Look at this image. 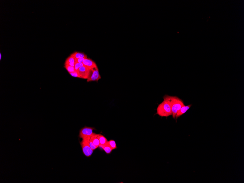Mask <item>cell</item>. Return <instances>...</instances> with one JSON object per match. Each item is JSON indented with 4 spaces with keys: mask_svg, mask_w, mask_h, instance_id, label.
Wrapping results in <instances>:
<instances>
[{
    "mask_svg": "<svg viewBox=\"0 0 244 183\" xmlns=\"http://www.w3.org/2000/svg\"><path fill=\"white\" fill-rule=\"evenodd\" d=\"M95 129L94 128L85 126L82 128L79 132V138H91V136L96 135L97 134L93 132V131Z\"/></svg>",
    "mask_w": 244,
    "mask_h": 183,
    "instance_id": "4",
    "label": "cell"
},
{
    "mask_svg": "<svg viewBox=\"0 0 244 183\" xmlns=\"http://www.w3.org/2000/svg\"><path fill=\"white\" fill-rule=\"evenodd\" d=\"M101 148L104 149V151H105L106 153L107 154H111L113 150L109 146L108 144L105 145V146L102 147Z\"/></svg>",
    "mask_w": 244,
    "mask_h": 183,
    "instance_id": "13",
    "label": "cell"
},
{
    "mask_svg": "<svg viewBox=\"0 0 244 183\" xmlns=\"http://www.w3.org/2000/svg\"><path fill=\"white\" fill-rule=\"evenodd\" d=\"M74 57L75 59H77L80 58H88L87 55H86L84 53L79 52H75L71 54Z\"/></svg>",
    "mask_w": 244,
    "mask_h": 183,
    "instance_id": "11",
    "label": "cell"
},
{
    "mask_svg": "<svg viewBox=\"0 0 244 183\" xmlns=\"http://www.w3.org/2000/svg\"><path fill=\"white\" fill-rule=\"evenodd\" d=\"M191 106H192V105H190L187 106L185 105L182 107L178 111L177 113V114L176 115V118H178L179 117L182 116L183 114H185L190 109Z\"/></svg>",
    "mask_w": 244,
    "mask_h": 183,
    "instance_id": "8",
    "label": "cell"
},
{
    "mask_svg": "<svg viewBox=\"0 0 244 183\" xmlns=\"http://www.w3.org/2000/svg\"><path fill=\"white\" fill-rule=\"evenodd\" d=\"M87 58H80L76 59H75V62H83L84 59Z\"/></svg>",
    "mask_w": 244,
    "mask_h": 183,
    "instance_id": "19",
    "label": "cell"
},
{
    "mask_svg": "<svg viewBox=\"0 0 244 183\" xmlns=\"http://www.w3.org/2000/svg\"><path fill=\"white\" fill-rule=\"evenodd\" d=\"M156 114L162 117L172 116L171 108L168 102L165 100L159 105L156 109Z\"/></svg>",
    "mask_w": 244,
    "mask_h": 183,
    "instance_id": "2",
    "label": "cell"
},
{
    "mask_svg": "<svg viewBox=\"0 0 244 183\" xmlns=\"http://www.w3.org/2000/svg\"><path fill=\"white\" fill-rule=\"evenodd\" d=\"M1 54H0V59L1 60Z\"/></svg>",
    "mask_w": 244,
    "mask_h": 183,
    "instance_id": "20",
    "label": "cell"
},
{
    "mask_svg": "<svg viewBox=\"0 0 244 183\" xmlns=\"http://www.w3.org/2000/svg\"><path fill=\"white\" fill-rule=\"evenodd\" d=\"M69 74L73 77H75V78H81L77 71H76L75 72L70 73Z\"/></svg>",
    "mask_w": 244,
    "mask_h": 183,
    "instance_id": "17",
    "label": "cell"
},
{
    "mask_svg": "<svg viewBox=\"0 0 244 183\" xmlns=\"http://www.w3.org/2000/svg\"><path fill=\"white\" fill-rule=\"evenodd\" d=\"M108 145L111 147L113 150L116 149L117 148V145L115 141L113 140H111L109 141L108 142Z\"/></svg>",
    "mask_w": 244,
    "mask_h": 183,
    "instance_id": "15",
    "label": "cell"
},
{
    "mask_svg": "<svg viewBox=\"0 0 244 183\" xmlns=\"http://www.w3.org/2000/svg\"><path fill=\"white\" fill-rule=\"evenodd\" d=\"M64 68H66L69 74L76 71L74 67L71 66H69V65H64Z\"/></svg>",
    "mask_w": 244,
    "mask_h": 183,
    "instance_id": "14",
    "label": "cell"
},
{
    "mask_svg": "<svg viewBox=\"0 0 244 183\" xmlns=\"http://www.w3.org/2000/svg\"><path fill=\"white\" fill-rule=\"evenodd\" d=\"M83 66V62H75L74 66L75 69L76 71H77L79 69V68Z\"/></svg>",
    "mask_w": 244,
    "mask_h": 183,
    "instance_id": "16",
    "label": "cell"
},
{
    "mask_svg": "<svg viewBox=\"0 0 244 183\" xmlns=\"http://www.w3.org/2000/svg\"><path fill=\"white\" fill-rule=\"evenodd\" d=\"M75 59L71 54L66 59L64 65H68L74 67L75 65Z\"/></svg>",
    "mask_w": 244,
    "mask_h": 183,
    "instance_id": "9",
    "label": "cell"
},
{
    "mask_svg": "<svg viewBox=\"0 0 244 183\" xmlns=\"http://www.w3.org/2000/svg\"><path fill=\"white\" fill-rule=\"evenodd\" d=\"M77 71L81 78L87 79L89 78L90 76L91 72L92 71L89 68L84 66L79 68Z\"/></svg>",
    "mask_w": 244,
    "mask_h": 183,
    "instance_id": "5",
    "label": "cell"
},
{
    "mask_svg": "<svg viewBox=\"0 0 244 183\" xmlns=\"http://www.w3.org/2000/svg\"><path fill=\"white\" fill-rule=\"evenodd\" d=\"M91 138H83L80 142L84 154L87 157L92 155L93 150L91 148L89 145V141Z\"/></svg>",
    "mask_w": 244,
    "mask_h": 183,
    "instance_id": "3",
    "label": "cell"
},
{
    "mask_svg": "<svg viewBox=\"0 0 244 183\" xmlns=\"http://www.w3.org/2000/svg\"><path fill=\"white\" fill-rule=\"evenodd\" d=\"M99 140V142H100V145L99 147H102L104 146H105L108 144V141H107L106 138L104 137L103 135L99 134L97 137Z\"/></svg>",
    "mask_w": 244,
    "mask_h": 183,
    "instance_id": "10",
    "label": "cell"
},
{
    "mask_svg": "<svg viewBox=\"0 0 244 183\" xmlns=\"http://www.w3.org/2000/svg\"><path fill=\"white\" fill-rule=\"evenodd\" d=\"M89 145L90 146L91 148V149H92V150H93V151L95 150V149H96L97 148V147H96V146L94 145V144H93V142H92V141L91 140V139H90V140L89 141Z\"/></svg>",
    "mask_w": 244,
    "mask_h": 183,
    "instance_id": "18",
    "label": "cell"
},
{
    "mask_svg": "<svg viewBox=\"0 0 244 183\" xmlns=\"http://www.w3.org/2000/svg\"><path fill=\"white\" fill-rule=\"evenodd\" d=\"M163 99L167 101L170 106L172 117L174 118H176V115L178 111L185 106L184 101L177 97L171 96L167 95L163 97Z\"/></svg>",
    "mask_w": 244,
    "mask_h": 183,
    "instance_id": "1",
    "label": "cell"
},
{
    "mask_svg": "<svg viewBox=\"0 0 244 183\" xmlns=\"http://www.w3.org/2000/svg\"><path fill=\"white\" fill-rule=\"evenodd\" d=\"M99 135V134H96L94 135V136H91L90 138L91 139L92 141L93 144L96 147H97V148L99 147V145H100L99 140L98 138H97L98 136Z\"/></svg>",
    "mask_w": 244,
    "mask_h": 183,
    "instance_id": "12",
    "label": "cell"
},
{
    "mask_svg": "<svg viewBox=\"0 0 244 183\" xmlns=\"http://www.w3.org/2000/svg\"><path fill=\"white\" fill-rule=\"evenodd\" d=\"M92 74L90 75L89 78L87 79V82L96 81L97 82L101 78L99 74L98 68H96L92 70Z\"/></svg>",
    "mask_w": 244,
    "mask_h": 183,
    "instance_id": "6",
    "label": "cell"
},
{
    "mask_svg": "<svg viewBox=\"0 0 244 183\" xmlns=\"http://www.w3.org/2000/svg\"><path fill=\"white\" fill-rule=\"evenodd\" d=\"M83 63L84 66L87 67L91 70L98 67L96 63L90 59L87 58L85 59L83 62Z\"/></svg>",
    "mask_w": 244,
    "mask_h": 183,
    "instance_id": "7",
    "label": "cell"
}]
</instances>
